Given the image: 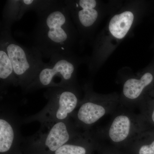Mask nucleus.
<instances>
[{
	"instance_id": "f257e3e1",
	"label": "nucleus",
	"mask_w": 154,
	"mask_h": 154,
	"mask_svg": "<svg viewBox=\"0 0 154 154\" xmlns=\"http://www.w3.org/2000/svg\"><path fill=\"white\" fill-rule=\"evenodd\" d=\"M37 16L38 21L31 39L33 46L40 51L43 58L72 54L75 33L64 0Z\"/></svg>"
},
{
	"instance_id": "f03ea898",
	"label": "nucleus",
	"mask_w": 154,
	"mask_h": 154,
	"mask_svg": "<svg viewBox=\"0 0 154 154\" xmlns=\"http://www.w3.org/2000/svg\"><path fill=\"white\" fill-rule=\"evenodd\" d=\"M0 40L7 50L18 85L25 91L45 63L42 54L33 45L26 47L17 42L11 29L0 30Z\"/></svg>"
},
{
	"instance_id": "7ed1b4c3",
	"label": "nucleus",
	"mask_w": 154,
	"mask_h": 154,
	"mask_svg": "<svg viewBox=\"0 0 154 154\" xmlns=\"http://www.w3.org/2000/svg\"><path fill=\"white\" fill-rule=\"evenodd\" d=\"M76 67L72 54L52 56L25 91L33 92L41 88H51L72 90Z\"/></svg>"
},
{
	"instance_id": "20e7f679",
	"label": "nucleus",
	"mask_w": 154,
	"mask_h": 154,
	"mask_svg": "<svg viewBox=\"0 0 154 154\" xmlns=\"http://www.w3.org/2000/svg\"><path fill=\"white\" fill-rule=\"evenodd\" d=\"M48 99L47 105L35 115L24 119L25 123L38 121L41 125L69 119L75 109L78 99L72 90L60 88H48L44 94Z\"/></svg>"
},
{
	"instance_id": "39448f33",
	"label": "nucleus",
	"mask_w": 154,
	"mask_h": 154,
	"mask_svg": "<svg viewBox=\"0 0 154 154\" xmlns=\"http://www.w3.org/2000/svg\"><path fill=\"white\" fill-rule=\"evenodd\" d=\"M72 128L69 119L41 125L39 131L28 139L32 147L54 153L72 140Z\"/></svg>"
},
{
	"instance_id": "423d86ee",
	"label": "nucleus",
	"mask_w": 154,
	"mask_h": 154,
	"mask_svg": "<svg viewBox=\"0 0 154 154\" xmlns=\"http://www.w3.org/2000/svg\"><path fill=\"white\" fill-rule=\"evenodd\" d=\"M52 0H8L3 9L0 30L11 29L27 12L33 11L37 15L45 12L53 6Z\"/></svg>"
},
{
	"instance_id": "0eeeda50",
	"label": "nucleus",
	"mask_w": 154,
	"mask_h": 154,
	"mask_svg": "<svg viewBox=\"0 0 154 154\" xmlns=\"http://www.w3.org/2000/svg\"><path fill=\"white\" fill-rule=\"evenodd\" d=\"M70 17L76 20L82 27L91 28L98 19V12L96 9L97 2L95 0L79 1L64 0Z\"/></svg>"
},
{
	"instance_id": "6e6552de",
	"label": "nucleus",
	"mask_w": 154,
	"mask_h": 154,
	"mask_svg": "<svg viewBox=\"0 0 154 154\" xmlns=\"http://www.w3.org/2000/svg\"><path fill=\"white\" fill-rule=\"evenodd\" d=\"M16 125L8 116L1 115L0 118V152L8 153L16 145L19 136Z\"/></svg>"
},
{
	"instance_id": "1a4fd4ad",
	"label": "nucleus",
	"mask_w": 154,
	"mask_h": 154,
	"mask_svg": "<svg viewBox=\"0 0 154 154\" xmlns=\"http://www.w3.org/2000/svg\"><path fill=\"white\" fill-rule=\"evenodd\" d=\"M0 81L1 93H5L10 86H19L13 65L5 45L0 40Z\"/></svg>"
},
{
	"instance_id": "9d476101",
	"label": "nucleus",
	"mask_w": 154,
	"mask_h": 154,
	"mask_svg": "<svg viewBox=\"0 0 154 154\" xmlns=\"http://www.w3.org/2000/svg\"><path fill=\"white\" fill-rule=\"evenodd\" d=\"M134 18L133 14L130 11H125L115 15L109 23V29L110 33L116 38L119 39L123 38L130 29Z\"/></svg>"
},
{
	"instance_id": "9b49d317",
	"label": "nucleus",
	"mask_w": 154,
	"mask_h": 154,
	"mask_svg": "<svg viewBox=\"0 0 154 154\" xmlns=\"http://www.w3.org/2000/svg\"><path fill=\"white\" fill-rule=\"evenodd\" d=\"M105 108L91 102H85L81 105L77 114L79 121L86 125H91L105 115Z\"/></svg>"
},
{
	"instance_id": "f8f14e48",
	"label": "nucleus",
	"mask_w": 154,
	"mask_h": 154,
	"mask_svg": "<svg viewBox=\"0 0 154 154\" xmlns=\"http://www.w3.org/2000/svg\"><path fill=\"white\" fill-rule=\"evenodd\" d=\"M153 79V77L150 73H146L140 80L130 79L125 83L123 94L128 99H137L140 96L144 88L152 82Z\"/></svg>"
},
{
	"instance_id": "ddd939ff",
	"label": "nucleus",
	"mask_w": 154,
	"mask_h": 154,
	"mask_svg": "<svg viewBox=\"0 0 154 154\" xmlns=\"http://www.w3.org/2000/svg\"><path fill=\"white\" fill-rule=\"evenodd\" d=\"M131 127L129 118L126 116H118L113 122L109 131V137L114 142L125 140L129 134Z\"/></svg>"
},
{
	"instance_id": "4468645a",
	"label": "nucleus",
	"mask_w": 154,
	"mask_h": 154,
	"mask_svg": "<svg viewBox=\"0 0 154 154\" xmlns=\"http://www.w3.org/2000/svg\"><path fill=\"white\" fill-rule=\"evenodd\" d=\"M86 152L84 147L72 143L70 141L60 147L54 154H86Z\"/></svg>"
},
{
	"instance_id": "2eb2a0df",
	"label": "nucleus",
	"mask_w": 154,
	"mask_h": 154,
	"mask_svg": "<svg viewBox=\"0 0 154 154\" xmlns=\"http://www.w3.org/2000/svg\"><path fill=\"white\" fill-rule=\"evenodd\" d=\"M139 154H154V141L149 145H144L140 148Z\"/></svg>"
},
{
	"instance_id": "dca6fc26",
	"label": "nucleus",
	"mask_w": 154,
	"mask_h": 154,
	"mask_svg": "<svg viewBox=\"0 0 154 154\" xmlns=\"http://www.w3.org/2000/svg\"><path fill=\"white\" fill-rule=\"evenodd\" d=\"M152 119L153 121L154 122V110L152 114Z\"/></svg>"
}]
</instances>
